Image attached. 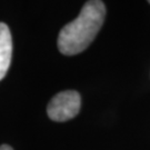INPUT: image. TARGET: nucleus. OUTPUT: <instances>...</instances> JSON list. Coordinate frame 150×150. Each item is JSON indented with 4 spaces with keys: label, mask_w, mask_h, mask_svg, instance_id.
I'll use <instances>...</instances> for the list:
<instances>
[{
    "label": "nucleus",
    "mask_w": 150,
    "mask_h": 150,
    "mask_svg": "<svg viewBox=\"0 0 150 150\" xmlns=\"http://www.w3.org/2000/svg\"><path fill=\"white\" fill-rule=\"evenodd\" d=\"M12 57V38L9 27L0 22V80L5 78Z\"/></svg>",
    "instance_id": "nucleus-3"
},
{
    "label": "nucleus",
    "mask_w": 150,
    "mask_h": 150,
    "mask_svg": "<svg viewBox=\"0 0 150 150\" xmlns=\"http://www.w3.org/2000/svg\"><path fill=\"white\" fill-rule=\"evenodd\" d=\"M149 4H150V1H149Z\"/></svg>",
    "instance_id": "nucleus-5"
},
{
    "label": "nucleus",
    "mask_w": 150,
    "mask_h": 150,
    "mask_svg": "<svg viewBox=\"0 0 150 150\" xmlns=\"http://www.w3.org/2000/svg\"><path fill=\"white\" fill-rule=\"evenodd\" d=\"M106 16L102 1H87L79 16L66 25L58 36V48L61 54L74 56L88 48L100 28Z\"/></svg>",
    "instance_id": "nucleus-1"
},
{
    "label": "nucleus",
    "mask_w": 150,
    "mask_h": 150,
    "mask_svg": "<svg viewBox=\"0 0 150 150\" xmlns=\"http://www.w3.org/2000/svg\"><path fill=\"white\" fill-rule=\"evenodd\" d=\"M0 150H13V149L8 145H1L0 146Z\"/></svg>",
    "instance_id": "nucleus-4"
},
{
    "label": "nucleus",
    "mask_w": 150,
    "mask_h": 150,
    "mask_svg": "<svg viewBox=\"0 0 150 150\" xmlns=\"http://www.w3.org/2000/svg\"><path fill=\"white\" fill-rule=\"evenodd\" d=\"M81 107L80 95L74 90L59 92L50 100L47 112L49 118L54 121H67L75 118Z\"/></svg>",
    "instance_id": "nucleus-2"
}]
</instances>
